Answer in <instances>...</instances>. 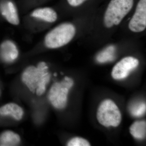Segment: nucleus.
I'll list each match as a JSON object with an SVG mask.
<instances>
[{
    "label": "nucleus",
    "mask_w": 146,
    "mask_h": 146,
    "mask_svg": "<svg viewBox=\"0 0 146 146\" xmlns=\"http://www.w3.org/2000/svg\"><path fill=\"white\" fill-rule=\"evenodd\" d=\"M138 65L139 61L136 58L131 56L124 58L114 66L111 75L115 80L125 78Z\"/></svg>",
    "instance_id": "obj_4"
},
{
    "label": "nucleus",
    "mask_w": 146,
    "mask_h": 146,
    "mask_svg": "<svg viewBox=\"0 0 146 146\" xmlns=\"http://www.w3.org/2000/svg\"><path fill=\"white\" fill-rule=\"evenodd\" d=\"M76 29L74 25L64 23L55 27L45 36V44L49 48H57L68 44L74 38Z\"/></svg>",
    "instance_id": "obj_2"
},
{
    "label": "nucleus",
    "mask_w": 146,
    "mask_h": 146,
    "mask_svg": "<svg viewBox=\"0 0 146 146\" xmlns=\"http://www.w3.org/2000/svg\"><path fill=\"white\" fill-rule=\"evenodd\" d=\"M24 111L18 105L9 103L0 108V115L6 116L11 115L17 120H20L23 117Z\"/></svg>",
    "instance_id": "obj_9"
},
{
    "label": "nucleus",
    "mask_w": 146,
    "mask_h": 146,
    "mask_svg": "<svg viewBox=\"0 0 146 146\" xmlns=\"http://www.w3.org/2000/svg\"><path fill=\"white\" fill-rule=\"evenodd\" d=\"M146 27V0H140L134 15L129 24V28L133 32H141Z\"/></svg>",
    "instance_id": "obj_5"
},
{
    "label": "nucleus",
    "mask_w": 146,
    "mask_h": 146,
    "mask_svg": "<svg viewBox=\"0 0 146 146\" xmlns=\"http://www.w3.org/2000/svg\"><path fill=\"white\" fill-rule=\"evenodd\" d=\"M115 51L116 48L115 46H108L99 53L97 55L96 60L100 63L112 61L115 58Z\"/></svg>",
    "instance_id": "obj_11"
},
{
    "label": "nucleus",
    "mask_w": 146,
    "mask_h": 146,
    "mask_svg": "<svg viewBox=\"0 0 146 146\" xmlns=\"http://www.w3.org/2000/svg\"><path fill=\"white\" fill-rule=\"evenodd\" d=\"M133 3V0H111L105 13V26L109 28L119 24L132 9Z\"/></svg>",
    "instance_id": "obj_3"
},
{
    "label": "nucleus",
    "mask_w": 146,
    "mask_h": 146,
    "mask_svg": "<svg viewBox=\"0 0 146 146\" xmlns=\"http://www.w3.org/2000/svg\"><path fill=\"white\" fill-rule=\"evenodd\" d=\"M19 52L15 43L10 40H6L0 46V56L5 62L12 63L17 59Z\"/></svg>",
    "instance_id": "obj_6"
},
{
    "label": "nucleus",
    "mask_w": 146,
    "mask_h": 146,
    "mask_svg": "<svg viewBox=\"0 0 146 146\" xmlns=\"http://www.w3.org/2000/svg\"><path fill=\"white\" fill-rule=\"evenodd\" d=\"M2 15L9 23L14 25L20 23V19L16 6L11 1L3 4L0 6Z\"/></svg>",
    "instance_id": "obj_7"
},
{
    "label": "nucleus",
    "mask_w": 146,
    "mask_h": 146,
    "mask_svg": "<svg viewBox=\"0 0 146 146\" xmlns=\"http://www.w3.org/2000/svg\"><path fill=\"white\" fill-rule=\"evenodd\" d=\"M20 141L19 135L10 131H5L0 136V146H16Z\"/></svg>",
    "instance_id": "obj_10"
},
{
    "label": "nucleus",
    "mask_w": 146,
    "mask_h": 146,
    "mask_svg": "<svg viewBox=\"0 0 146 146\" xmlns=\"http://www.w3.org/2000/svg\"><path fill=\"white\" fill-rule=\"evenodd\" d=\"M86 0H67L68 3L73 7H77L81 5Z\"/></svg>",
    "instance_id": "obj_13"
},
{
    "label": "nucleus",
    "mask_w": 146,
    "mask_h": 146,
    "mask_svg": "<svg viewBox=\"0 0 146 146\" xmlns=\"http://www.w3.org/2000/svg\"><path fill=\"white\" fill-rule=\"evenodd\" d=\"M48 67L45 62H40L37 67L30 66L25 70L22 74L23 83L29 90L40 96L46 91V85L50 81V75L48 72Z\"/></svg>",
    "instance_id": "obj_1"
},
{
    "label": "nucleus",
    "mask_w": 146,
    "mask_h": 146,
    "mask_svg": "<svg viewBox=\"0 0 146 146\" xmlns=\"http://www.w3.org/2000/svg\"><path fill=\"white\" fill-rule=\"evenodd\" d=\"M54 75L55 76H56V74H54Z\"/></svg>",
    "instance_id": "obj_14"
},
{
    "label": "nucleus",
    "mask_w": 146,
    "mask_h": 146,
    "mask_svg": "<svg viewBox=\"0 0 146 146\" xmlns=\"http://www.w3.org/2000/svg\"><path fill=\"white\" fill-rule=\"evenodd\" d=\"M31 16L48 23H53L57 19V13L54 9L49 7L35 9L32 13Z\"/></svg>",
    "instance_id": "obj_8"
},
{
    "label": "nucleus",
    "mask_w": 146,
    "mask_h": 146,
    "mask_svg": "<svg viewBox=\"0 0 146 146\" xmlns=\"http://www.w3.org/2000/svg\"><path fill=\"white\" fill-rule=\"evenodd\" d=\"M68 146H90V143L85 139L79 137H75L68 142Z\"/></svg>",
    "instance_id": "obj_12"
}]
</instances>
